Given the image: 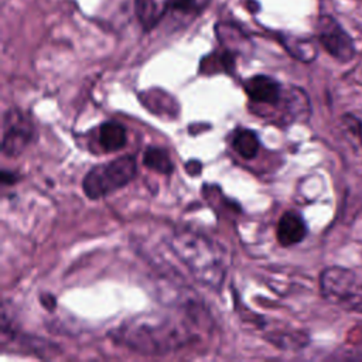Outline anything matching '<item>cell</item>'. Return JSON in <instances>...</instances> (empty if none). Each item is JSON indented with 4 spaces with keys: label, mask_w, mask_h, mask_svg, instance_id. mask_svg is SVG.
I'll return each mask as SVG.
<instances>
[{
    "label": "cell",
    "mask_w": 362,
    "mask_h": 362,
    "mask_svg": "<svg viewBox=\"0 0 362 362\" xmlns=\"http://www.w3.org/2000/svg\"><path fill=\"white\" fill-rule=\"evenodd\" d=\"M197 337L191 317L147 314L123 321L112 332L116 344L144 355H164L189 345Z\"/></svg>",
    "instance_id": "6da1fadb"
},
{
    "label": "cell",
    "mask_w": 362,
    "mask_h": 362,
    "mask_svg": "<svg viewBox=\"0 0 362 362\" xmlns=\"http://www.w3.org/2000/svg\"><path fill=\"white\" fill-rule=\"evenodd\" d=\"M167 242L175 257L198 283L214 290L222 286L228 259L225 249L218 242L188 228L175 229Z\"/></svg>",
    "instance_id": "7a4b0ae2"
},
{
    "label": "cell",
    "mask_w": 362,
    "mask_h": 362,
    "mask_svg": "<svg viewBox=\"0 0 362 362\" xmlns=\"http://www.w3.org/2000/svg\"><path fill=\"white\" fill-rule=\"evenodd\" d=\"M320 290L328 303L362 314V280L352 270L341 266L324 269L320 276Z\"/></svg>",
    "instance_id": "3957f363"
},
{
    "label": "cell",
    "mask_w": 362,
    "mask_h": 362,
    "mask_svg": "<svg viewBox=\"0 0 362 362\" xmlns=\"http://www.w3.org/2000/svg\"><path fill=\"white\" fill-rule=\"evenodd\" d=\"M136 173V158L130 154L123 156L88 171L82 181V189L88 198L99 199L129 184Z\"/></svg>",
    "instance_id": "277c9868"
},
{
    "label": "cell",
    "mask_w": 362,
    "mask_h": 362,
    "mask_svg": "<svg viewBox=\"0 0 362 362\" xmlns=\"http://www.w3.org/2000/svg\"><path fill=\"white\" fill-rule=\"evenodd\" d=\"M35 124L33 119L20 109H8L3 116L1 150L4 156L17 157L35 139Z\"/></svg>",
    "instance_id": "5b68a950"
},
{
    "label": "cell",
    "mask_w": 362,
    "mask_h": 362,
    "mask_svg": "<svg viewBox=\"0 0 362 362\" xmlns=\"http://www.w3.org/2000/svg\"><path fill=\"white\" fill-rule=\"evenodd\" d=\"M317 38L322 48L339 62H349L356 54L351 35L332 16H320L317 21Z\"/></svg>",
    "instance_id": "8992f818"
},
{
    "label": "cell",
    "mask_w": 362,
    "mask_h": 362,
    "mask_svg": "<svg viewBox=\"0 0 362 362\" xmlns=\"http://www.w3.org/2000/svg\"><path fill=\"white\" fill-rule=\"evenodd\" d=\"M243 89L252 102L264 103L277 107L286 89L283 85L269 75H253L243 82Z\"/></svg>",
    "instance_id": "52a82bcc"
},
{
    "label": "cell",
    "mask_w": 362,
    "mask_h": 362,
    "mask_svg": "<svg viewBox=\"0 0 362 362\" xmlns=\"http://www.w3.org/2000/svg\"><path fill=\"white\" fill-rule=\"evenodd\" d=\"M134 14L141 28L151 31L171 14V0H134Z\"/></svg>",
    "instance_id": "ba28073f"
},
{
    "label": "cell",
    "mask_w": 362,
    "mask_h": 362,
    "mask_svg": "<svg viewBox=\"0 0 362 362\" xmlns=\"http://www.w3.org/2000/svg\"><path fill=\"white\" fill-rule=\"evenodd\" d=\"M277 240L281 246L288 247L300 243L307 236V223L303 216L294 211L284 212L277 223Z\"/></svg>",
    "instance_id": "9c48e42d"
},
{
    "label": "cell",
    "mask_w": 362,
    "mask_h": 362,
    "mask_svg": "<svg viewBox=\"0 0 362 362\" xmlns=\"http://www.w3.org/2000/svg\"><path fill=\"white\" fill-rule=\"evenodd\" d=\"M215 34L223 48L233 51L235 54L240 52L243 48L249 47L250 41L246 34L236 24L229 21H221L215 25Z\"/></svg>",
    "instance_id": "30bf717a"
},
{
    "label": "cell",
    "mask_w": 362,
    "mask_h": 362,
    "mask_svg": "<svg viewBox=\"0 0 362 362\" xmlns=\"http://www.w3.org/2000/svg\"><path fill=\"white\" fill-rule=\"evenodd\" d=\"M280 41L286 51L301 62H311L317 57V45L311 38L297 37L291 34H281Z\"/></svg>",
    "instance_id": "8fae6325"
},
{
    "label": "cell",
    "mask_w": 362,
    "mask_h": 362,
    "mask_svg": "<svg viewBox=\"0 0 362 362\" xmlns=\"http://www.w3.org/2000/svg\"><path fill=\"white\" fill-rule=\"evenodd\" d=\"M127 136L123 124L115 120H107L99 127V144L103 151L110 153L122 148L126 144Z\"/></svg>",
    "instance_id": "7c38bea8"
},
{
    "label": "cell",
    "mask_w": 362,
    "mask_h": 362,
    "mask_svg": "<svg viewBox=\"0 0 362 362\" xmlns=\"http://www.w3.org/2000/svg\"><path fill=\"white\" fill-rule=\"evenodd\" d=\"M232 146L243 158H253L259 151L260 143L253 130L238 129L232 137Z\"/></svg>",
    "instance_id": "4fadbf2b"
},
{
    "label": "cell",
    "mask_w": 362,
    "mask_h": 362,
    "mask_svg": "<svg viewBox=\"0 0 362 362\" xmlns=\"http://www.w3.org/2000/svg\"><path fill=\"white\" fill-rule=\"evenodd\" d=\"M143 163L146 167L153 168L163 174H170L174 168V164L171 161L168 151L163 147H148L144 151Z\"/></svg>",
    "instance_id": "5bb4252c"
},
{
    "label": "cell",
    "mask_w": 362,
    "mask_h": 362,
    "mask_svg": "<svg viewBox=\"0 0 362 362\" xmlns=\"http://www.w3.org/2000/svg\"><path fill=\"white\" fill-rule=\"evenodd\" d=\"M201 163L199 161H197V160H192V161H189L188 164H187V171H188V174H192V175H197V174H199L201 173Z\"/></svg>",
    "instance_id": "9a60e30c"
},
{
    "label": "cell",
    "mask_w": 362,
    "mask_h": 362,
    "mask_svg": "<svg viewBox=\"0 0 362 362\" xmlns=\"http://www.w3.org/2000/svg\"><path fill=\"white\" fill-rule=\"evenodd\" d=\"M1 181L4 182V184H13V182H16V177L11 174V173H8V171H3L1 173Z\"/></svg>",
    "instance_id": "2e32d148"
}]
</instances>
